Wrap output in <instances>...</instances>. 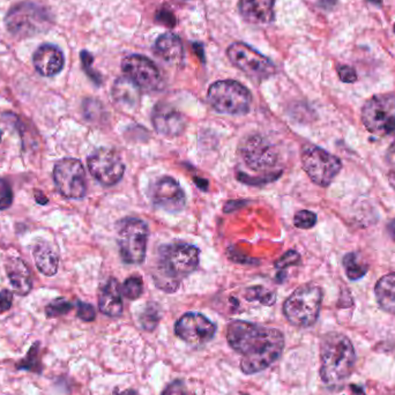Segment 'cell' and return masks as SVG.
Wrapping results in <instances>:
<instances>
[{
  "label": "cell",
  "instance_id": "cell-1",
  "mask_svg": "<svg viewBox=\"0 0 395 395\" xmlns=\"http://www.w3.org/2000/svg\"><path fill=\"white\" fill-rule=\"evenodd\" d=\"M227 340L242 356L241 369L246 374L268 368L281 357L285 349V337L281 331L242 320L230 322Z\"/></svg>",
  "mask_w": 395,
  "mask_h": 395
},
{
  "label": "cell",
  "instance_id": "cell-2",
  "mask_svg": "<svg viewBox=\"0 0 395 395\" xmlns=\"http://www.w3.org/2000/svg\"><path fill=\"white\" fill-rule=\"evenodd\" d=\"M199 259V248L191 244L175 243L161 246L157 261L159 276H155L157 287L167 293L177 290L181 280L196 270Z\"/></svg>",
  "mask_w": 395,
  "mask_h": 395
},
{
  "label": "cell",
  "instance_id": "cell-3",
  "mask_svg": "<svg viewBox=\"0 0 395 395\" xmlns=\"http://www.w3.org/2000/svg\"><path fill=\"white\" fill-rule=\"evenodd\" d=\"M355 349L352 341L341 333L326 334L320 346V377L330 387L346 381L355 365Z\"/></svg>",
  "mask_w": 395,
  "mask_h": 395
},
{
  "label": "cell",
  "instance_id": "cell-4",
  "mask_svg": "<svg viewBox=\"0 0 395 395\" xmlns=\"http://www.w3.org/2000/svg\"><path fill=\"white\" fill-rule=\"evenodd\" d=\"M322 302L320 287L311 283L300 285L285 300L283 313L291 325L310 327L318 319Z\"/></svg>",
  "mask_w": 395,
  "mask_h": 395
},
{
  "label": "cell",
  "instance_id": "cell-5",
  "mask_svg": "<svg viewBox=\"0 0 395 395\" xmlns=\"http://www.w3.org/2000/svg\"><path fill=\"white\" fill-rule=\"evenodd\" d=\"M5 25L14 36L31 37L49 29L51 16L49 9L40 4L22 1L9 9Z\"/></svg>",
  "mask_w": 395,
  "mask_h": 395
},
{
  "label": "cell",
  "instance_id": "cell-6",
  "mask_svg": "<svg viewBox=\"0 0 395 395\" xmlns=\"http://www.w3.org/2000/svg\"><path fill=\"white\" fill-rule=\"evenodd\" d=\"M207 100L220 114L241 116L248 114L252 105V94L235 80H220L211 85Z\"/></svg>",
  "mask_w": 395,
  "mask_h": 395
},
{
  "label": "cell",
  "instance_id": "cell-7",
  "mask_svg": "<svg viewBox=\"0 0 395 395\" xmlns=\"http://www.w3.org/2000/svg\"><path fill=\"white\" fill-rule=\"evenodd\" d=\"M149 230L140 218H129L122 221L117 235L120 257L124 263L139 265L146 259Z\"/></svg>",
  "mask_w": 395,
  "mask_h": 395
},
{
  "label": "cell",
  "instance_id": "cell-8",
  "mask_svg": "<svg viewBox=\"0 0 395 395\" xmlns=\"http://www.w3.org/2000/svg\"><path fill=\"white\" fill-rule=\"evenodd\" d=\"M362 122L365 129L377 137L395 132V96L392 94L374 95L362 107Z\"/></svg>",
  "mask_w": 395,
  "mask_h": 395
},
{
  "label": "cell",
  "instance_id": "cell-9",
  "mask_svg": "<svg viewBox=\"0 0 395 395\" xmlns=\"http://www.w3.org/2000/svg\"><path fill=\"white\" fill-rule=\"evenodd\" d=\"M300 159L304 172L318 186L327 187L342 169L339 157L315 144H307L302 150Z\"/></svg>",
  "mask_w": 395,
  "mask_h": 395
},
{
  "label": "cell",
  "instance_id": "cell-10",
  "mask_svg": "<svg viewBox=\"0 0 395 395\" xmlns=\"http://www.w3.org/2000/svg\"><path fill=\"white\" fill-rule=\"evenodd\" d=\"M227 55L230 62L256 81H263L275 74V66L272 60L248 44L235 42L228 48Z\"/></svg>",
  "mask_w": 395,
  "mask_h": 395
},
{
  "label": "cell",
  "instance_id": "cell-11",
  "mask_svg": "<svg viewBox=\"0 0 395 395\" xmlns=\"http://www.w3.org/2000/svg\"><path fill=\"white\" fill-rule=\"evenodd\" d=\"M53 181L59 194L68 199H83L87 194L86 172L77 159H63L53 168Z\"/></svg>",
  "mask_w": 395,
  "mask_h": 395
},
{
  "label": "cell",
  "instance_id": "cell-12",
  "mask_svg": "<svg viewBox=\"0 0 395 395\" xmlns=\"http://www.w3.org/2000/svg\"><path fill=\"white\" fill-rule=\"evenodd\" d=\"M87 166L93 177L105 186L117 184L125 172V166L120 154L110 148L96 149L89 155Z\"/></svg>",
  "mask_w": 395,
  "mask_h": 395
},
{
  "label": "cell",
  "instance_id": "cell-13",
  "mask_svg": "<svg viewBox=\"0 0 395 395\" xmlns=\"http://www.w3.org/2000/svg\"><path fill=\"white\" fill-rule=\"evenodd\" d=\"M239 153L244 164L256 172H270L278 163L279 155L272 142L256 135L243 141Z\"/></svg>",
  "mask_w": 395,
  "mask_h": 395
},
{
  "label": "cell",
  "instance_id": "cell-14",
  "mask_svg": "<svg viewBox=\"0 0 395 395\" xmlns=\"http://www.w3.org/2000/svg\"><path fill=\"white\" fill-rule=\"evenodd\" d=\"M122 70L140 90L154 92L162 87V75L159 68L149 58L140 55L126 56L122 62Z\"/></svg>",
  "mask_w": 395,
  "mask_h": 395
},
{
  "label": "cell",
  "instance_id": "cell-15",
  "mask_svg": "<svg viewBox=\"0 0 395 395\" xmlns=\"http://www.w3.org/2000/svg\"><path fill=\"white\" fill-rule=\"evenodd\" d=\"M175 332L185 342L200 346L214 337L216 326L201 313L189 312L176 322Z\"/></svg>",
  "mask_w": 395,
  "mask_h": 395
},
{
  "label": "cell",
  "instance_id": "cell-16",
  "mask_svg": "<svg viewBox=\"0 0 395 395\" xmlns=\"http://www.w3.org/2000/svg\"><path fill=\"white\" fill-rule=\"evenodd\" d=\"M150 199L154 205L172 213L181 211L186 205V196L181 185L168 176L154 181L150 186Z\"/></svg>",
  "mask_w": 395,
  "mask_h": 395
},
{
  "label": "cell",
  "instance_id": "cell-17",
  "mask_svg": "<svg viewBox=\"0 0 395 395\" xmlns=\"http://www.w3.org/2000/svg\"><path fill=\"white\" fill-rule=\"evenodd\" d=\"M154 129L159 135L167 137H177L184 132L186 127L185 117L170 105L159 103L154 107L152 115Z\"/></svg>",
  "mask_w": 395,
  "mask_h": 395
},
{
  "label": "cell",
  "instance_id": "cell-18",
  "mask_svg": "<svg viewBox=\"0 0 395 395\" xmlns=\"http://www.w3.org/2000/svg\"><path fill=\"white\" fill-rule=\"evenodd\" d=\"M35 70L43 77H55L62 72L65 57L62 49L55 44H42L33 56Z\"/></svg>",
  "mask_w": 395,
  "mask_h": 395
},
{
  "label": "cell",
  "instance_id": "cell-19",
  "mask_svg": "<svg viewBox=\"0 0 395 395\" xmlns=\"http://www.w3.org/2000/svg\"><path fill=\"white\" fill-rule=\"evenodd\" d=\"M276 0H239V14L251 25H270L275 18Z\"/></svg>",
  "mask_w": 395,
  "mask_h": 395
},
{
  "label": "cell",
  "instance_id": "cell-20",
  "mask_svg": "<svg viewBox=\"0 0 395 395\" xmlns=\"http://www.w3.org/2000/svg\"><path fill=\"white\" fill-rule=\"evenodd\" d=\"M7 276L12 285L13 290L20 296H27L33 289L31 270L21 258H9L5 263Z\"/></svg>",
  "mask_w": 395,
  "mask_h": 395
},
{
  "label": "cell",
  "instance_id": "cell-21",
  "mask_svg": "<svg viewBox=\"0 0 395 395\" xmlns=\"http://www.w3.org/2000/svg\"><path fill=\"white\" fill-rule=\"evenodd\" d=\"M98 307L105 316L120 317L123 313L122 289L116 279H110L102 287L98 295Z\"/></svg>",
  "mask_w": 395,
  "mask_h": 395
},
{
  "label": "cell",
  "instance_id": "cell-22",
  "mask_svg": "<svg viewBox=\"0 0 395 395\" xmlns=\"http://www.w3.org/2000/svg\"><path fill=\"white\" fill-rule=\"evenodd\" d=\"M112 98L118 107L132 112L138 107L140 102V88L127 78H120L115 81L112 87Z\"/></svg>",
  "mask_w": 395,
  "mask_h": 395
},
{
  "label": "cell",
  "instance_id": "cell-23",
  "mask_svg": "<svg viewBox=\"0 0 395 395\" xmlns=\"http://www.w3.org/2000/svg\"><path fill=\"white\" fill-rule=\"evenodd\" d=\"M155 53L168 64H181L184 57V48L181 38L174 33H166L155 42Z\"/></svg>",
  "mask_w": 395,
  "mask_h": 395
},
{
  "label": "cell",
  "instance_id": "cell-24",
  "mask_svg": "<svg viewBox=\"0 0 395 395\" xmlns=\"http://www.w3.org/2000/svg\"><path fill=\"white\" fill-rule=\"evenodd\" d=\"M33 257H34L37 270L44 275L53 276L58 270V253L55 251L53 246H50L49 243H37L33 250Z\"/></svg>",
  "mask_w": 395,
  "mask_h": 395
},
{
  "label": "cell",
  "instance_id": "cell-25",
  "mask_svg": "<svg viewBox=\"0 0 395 395\" xmlns=\"http://www.w3.org/2000/svg\"><path fill=\"white\" fill-rule=\"evenodd\" d=\"M374 294L379 307L389 313H395V273L383 276L376 285Z\"/></svg>",
  "mask_w": 395,
  "mask_h": 395
},
{
  "label": "cell",
  "instance_id": "cell-26",
  "mask_svg": "<svg viewBox=\"0 0 395 395\" xmlns=\"http://www.w3.org/2000/svg\"><path fill=\"white\" fill-rule=\"evenodd\" d=\"M343 267H344L348 279L352 281L362 279L368 273V265L361 263L359 258L354 252H350L344 256Z\"/></svg>",
  "mask_w": 395,
  "mask_h": 395
},
{
  "label": "cell",
  "instance_id": "cell-27",
  "mask_svg": "<svg viewBox=\"0 0 395 395\" xmlns=\"http://www.w3.org/2000/svg\"><path fill=\"white\" fill-rule=\"evenodd\" d=\"M144 291V283L138 276H131L122 285V295L127 300H138Z\"/></svg>",
  "mask_w": 395,
  "mask_h": 395
},
{
  "label": "cell",
  "instance_id": "cell-28",
  "mask_svg": "<svg viewBox=\"0 0 395 395\" xmlns=\"http://www.w3.org/2000/svg\"><path fill=\"white\" fill-rule=\"evenodd\" d=\"M70 310H72V304L68 300H65V298L60 297L53 300L46 307V316L49 317V318H53V317L66 315V313L70 312Z\"/></svg>",
  "mask_w": 395,
  "mask_h": 395
},
{
  "label": "cell",
  "instance_id": "cell-29",
  "mask_svg": "<svg viewBox=\"0 0 395 395\" xmlns=\"http://www.w3.org/2000/svg\"><path fill=\"white\" fill-rule=\"evenodd\" d=\"M294 223L300 229H311L317 223V215L310 211H300L296 213Z\"/></svg>",
  "mask_w": 395,
  "mask_h": 395
},
{
  "label": "cell",
  "instance_id": "cell-30",
  "mask_svg": "<svg viewBox=\"0 0 395 395\" xmlns=\"http://www.w3.org/2000/svg\"><path fill=\"white\" fill-rule=\"evenodd\" d=\"M159 313L157 307L149 305L141 315V325L147 331H153L159 324Z\"/></svg>",
  "mask_w": 395,
  "mask_h": 395
},
{
  "label": "cell",
  "instance_id": "cell-31",
  "mask_svg": "<svg viewBox=\"0 0 395 395\" xmlns=\"http://www.w3.org/2000/svg\"><path fill=\"white\" fill-rule=\"evenodd\" d=\"M246 300H260L265 305H272L275 302V295L266 293L263 289L261 290V288H252L248 289Z\"/></svg>",
  "mask_w": 395,
  "mask_h": 395
},
{
  "label": "cell",
  "instance_id": "cell-32",
  "mask_svg": "<svg viewBox=\"0 0 395 395\" xmlns=\"http://www.w3.org/2000/svg\"><path fill=\"white\" fill-rule=\"evenodd\" d=\"M13 204V191L5 179L0 178V211L9 209Z\"/></svg>",
  "mask_w": 395,
  "mask_h": 395
},
{
  "label": "cell",
  "instance_id": "cell-33",
  "mask_svg": "<svg viewBox=\"0 0 395 395\" xmlns=\"http://www.w3.org/2000/svg\"><path fill=\"white\" fill-rule=\"evenodd\" d=\"M81 63H83V68L88 74V77L95 83H101V78L96 73L95 70H93V56L88 51H81Z\"/></svg>",
  "mask_w": 395,
  "mask_h": 395
},
{
  "label": "cell",
  "instance_id": "cell-34",
  "mask_svg": "<svg viewBox=\"0 0 395 395\" xmlns=\"http://www.w3.org/2000/svg\"><path fill=\"white\" fill-rule=\"evenodd\" d=\"M77 315L83 322H93L96 317L95 309L90 304L79 302Z\"/></svg>",
  "mask_w": 395,
  "mask_h": 395
},
{
  "label": "cell",
  "instance_id": "cell-35",
  "mask_svg": "<svg viewBox=\"0 0 395 395\" xmlns=\"http://www.w3.org/2000/svg\"><path fill=\"white\" fill-rule=\"evenodd\" d=\"M386 159L387 164L389 167L387 177H389V184L395 190V141L389 146V150H387Z\"/></svg>",
  "mask_w": 395,
  "mask_h": 395
},
{
  "label": "cell",
  "instance_id": "cell-36",
  "mask_svg": "<svg viewBox=\"0 0 395 395\" xmlns=\"http://www.w3.org/2000/svg\"><path fill=\"white\" fill-rule=\"evenodd\" d=\"M337 74L341 81L344 83H354L357 81V73L355 68H350L348 65H341L337 68Z\"/></svg>",
  "mask_w": 395,
  "mask_h": 395
},
{
  "label": "cell",
  "instance_id": "cell-37",
  "mask_svg": "<svg viewBox=\"0 0 395 395\" xmlns=\"http://www.w3.org/2000/svg\"><path fill=\"white\" fill-rule=\"evenodd\" d=\"M161 395H187V391L183 381L175 380L168 385Z\"/></svg>",
  "mask_w": 395,
  "mask_h": 395
},
{
  "label": "cell",
  "instance_id": "cell-38",
  "mask_svg": "<svg viewBox=\"0 0 395 395\" xmlns=\"http://www.w3.org/2000/svg\"><path fill=\"white\" fill-rule=\"evenodd\" d=\"M13 303V293L12 291L4 289L0 291V313L6 312L11 309Z\"/></svg>",
  "mask_w": 395,
  "mask_h": 395
},
{
  "label": "cell",
  "instance_id": "cell-39",
  "mask_svg": "<svg viewBox=\"0 0 395 395\" xmlns=\"http://www.w3.org/2000/svg\"><path fill=\"white\" fill-rule=\"evenodd\" d=\"M300 261V256H298L297 252L290 251L282 258L281 260L278 261L276 266L280 267V268H285V267L289 266V265H295Z\"/></svg>",
  "mask_w": 395,
  "mask_h": 395
},
{
  "label": "cell",
  "instance_id": "cell-40",
  "mask_svg": "<svg viewBox=\"0 0 395 395\" xmlns=\"http://www.w3.org/2000/svg\"><path fill=\"white\" fill-rule=\"evenodd\" d=\"M35 200H36L40 205H46L49 202V200L46 199V194L43 192H41V191H36L35 192Z\"/></svg>",
  "mask_w": 395,
  "mask_h": 395
},
{
  "label": "cell",
  "instance_id": "cell-41",
  "mask_svg": "<svg viewBox=\"0 0 395 395\" xmlns=\"http://www.w3.org/2000/svg\"><path fill=\"white\" fill-rule=\"evenodd\" d=\"M387 231H389L391 238L395 242V218L387 224Z\"/></svg>",
  "mask_w": 395,
  "mask_h": 395
},
{
  "label": "cell",
  "instance_id": "cell-42",
  "mask_svg": "<svg viewBox=\"0 0 395 395\" xmlns=\"http://www.w3.org/2000/svg\"><path fill=\"white\" fill-rule=\"evenodd\" d=\"M352 391L354 395H365L364 391L361 387L355 386V385H352Z\"/></svg>",
  "mask_w": 395,
  "mask_h": 395
},
{
  "label": "cell",
  "instance_id": "cell-43",
  "mask_svg": "<svg viewBox=\"0 0 395 395\" xmlns=\"http://www.w3.org/2000/svg\"><path fill=\"white\" fill-rule=\"evenodd\" d=\"M117 395H138V393L133 391V389H125V391L118 393Z\"/></svg>",
  "mask_w": 395,
  "mask_h": 395
},
{
  "label": "cell",
  "instance_id": "cell-44",
  "mask_svg": "<svg viewBox=\"0 0 395 395\" xmlns=\"http://www.w3.org/2000/svg\"><path fill=\"white\" fill-rule=\"evenodd\" d=\"M1 138H3V131H0V141H1Z\"/></svg>",
  "mask_w": 395,
  "mask_h": 395
},
{
  "label": "cell",
  "instance_id": "cell-45",
  "mask_svg": "<svg viewBox=\"0 0 395 395\" xmlns=\"http://www.w3.org/2000/svg\"><path fill=\"white\" fill-rule=\"evenodd\" d=\"M394 31H395V25H394Z\"/></svg>",
  "mask_w": 395,
  "mask_h": 395
}]
</instances>
